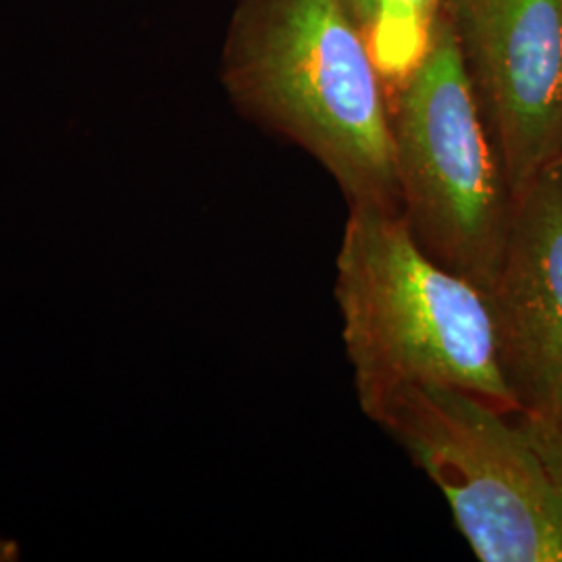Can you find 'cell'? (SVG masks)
Instances as JSON below:
<instances>
[{
    "instance_id": "1",
    "label": "cell",
    "mask_w": 562,
    "mask_h": 562,
    "mask_svg": "<svg viewBox=\"0 0 562 562\" xmlns=\"http://www.w3.org/2000/svg\"><path fill=\"white\" fill-rule=\"evenodd\" d=\"M222 81L241 115L322 162L348 204L402 211L390 92L344 0H238Z\"/></svg>"
},
{
    "instance_id": "2",
    "label": "cell",
    "mask_w": 562,
    "mask_h": 562,
    "mask_svg": "<svg viewBox=\"0 0 562 562\" xmlns=\"http://www.w3.org/2000/svg\"><path fill=\"white\" fill-rule=\"evenodd\" d=\"M334 294L364 415L406 383L454 385L519 415L487 294L431 259L402 211L350 204Z\"/></svg>"
},
{
    "instance_id": "3",
    "label": "cell",
    "mask_w": 562,
    "mask_h": 562,
    "mask_svg": "<svg viewBox=\"0 0 562 562\" xmlns=\"http://www.w3.org/2000/svg\"><path fill=\"white\" fill-rule=\"evenodd\" d=\"M390 123L402 215L415 240L487 294L515 199L443 9L427 55L390 90Z\"/></svg>"
},
{
    "instance_id": "4",
    "label": "cell",
    "mask_w": 562,
    "mask_h": 562,
    "mask_svg": "<svg viewBox=\"0 0 562 562\" xmlns=\"http://www.w3.org/2000/svg\"><path fill=\"white\" fill-rule=\"evenodd\" d=\"M367 417L442 490L482 562H562V492L519 422L473 392L406 383Z\"/></svg>"
},
{
    "instance_id": "5",
    "label": "cell",
    "mask_w": 562,
    "mask_h": 562,
    "mask_svg": "<svg viewBox=\"0 0 562 562\" xmlns=\"http://www.w3.org/2000/svg\"><path fill=\"white\" fill-rule=\"evenodd\" d=\"M513 199L562 161V0H443Z\"/></svg>"
},
{
    "instance_id": "6",
    "label": "cell",
    "mask_w": 562,
    "mask_h": 562,
    "mask_svg": "<svg viewBox=\"0 0 562 562\" xmlns=\"http://www.w3.org/2000/svg\"><path fill=\"white\" fill-rule=\"evenodd\" d=\"M498 362L519 419L562 408V162L515 199L503 265L487 292Z\"/></svg>"
},
{
    "instance_id": "7",
    "label": "cell",
    "mask_w": 562,
    "mask_h": 562,
    "mask_svg": "<svg viewBox=\"0 0 562 562\" xmlns=\"http://www.w3.org/2000/svg\"><path fill=\"white\" fill-rule=\"evenodd\" d=\"M442 7L443 0H375L367 38L387 92L401 86L427 55Z\"/></svg>"
},
{
    "instance_id": "8",
    "label": "cell",
    "mask_w": 562,
    "mask_h": 562,
    "mask_svg": "<svg viewBox=\"0 0 562 562\" xmlns=\"http://www.w3.org/2000/svg\"><path fill=\"white\" fill-rule=\"evenodd\" d=\"M529 442L533 443L540 454L543 467L548 469L552 482L562 492V408L543 419H519Z\"/></svg>"
},
{
    "instance_id": "9",
    "label": "cell",
    "mask_w": 562,
    "mask_h": 562,
    "mask_svg": "<svg viewBox=\"0 0 562 562\" xmlns=\"http://www.w3.org/2000/svg\"><path fill=\"white\" fill-rule=\"evenodd\" d=\"M344 2L350 9L352 18L359 21V25H361L364 34H367L369 27H371L373 15H375V0H344Z\"/></svg>"
},
{
    "instance_id": "10",
    "label": "cell",
    "mask_w": 562,
    "mask_h": 562,
    "mask_svg": "<svg viewBox=\"0 0 562 562\" xmlns=\"http://www.w3.org/2000/svg\"><path fill=\"white\" fill-rule=\"evenodd\" d=\"M15 559H20V546L0 536V562L15 561Z\"/></svg>"
},
{
    "instance_id": "11",
    "label": "cell",
    "mask_w": 562,
    "mask_h": 562,
    "mask_svg": "<svg viewBox=\"0 0 562 562\" xmlns=\"http://www.w3.org/2000/svg\"><path fill=\"white\" fill-rule=\"evenodd\" d=\"M562 162V161H561Z\"/></svg>"
}]
</instances>
